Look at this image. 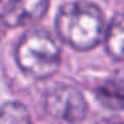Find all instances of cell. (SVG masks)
Segmentation results:
<instances>
[{
	"instance_id": "6da1fadb",
	"label": "cell",
	"mask_w": 124,
	"mask_h": 124,
	"mask_svg": "<svg viewBox=\"0 0 124 124\" xmlns=\"http://www.w3.org/2000/svg\"><path fill=\"white\" fill-rule=\"evenodd\" d=\"M55 25L60 39L78 51L95 48L103 40L105 31L101 9L84 0L64 4L57 12Z\"/></svg>"
},
{
	"instance_id": "8992f818",
	"label": "cell",
	"mask_w": 124,
	"mask_h": 124,
	"mask_svg": "<svg viewBox=\"0 0 124 124\" xmlns=\"http://www.w3.org/2000/svg\"><path fill=\"white\" fill-rule=\"evenodd\" d=\"M97 97L101 104L113 109L123 108V83L121 80H108L97 89Z\"/></svg>"
},
{
	"instance_id": "7a4b0ae2",
	"label": "cell",
	"mask_w": 124,
	"mask_h": 124,
	"mask_svg": "<svg viewBox=\"0 0 124 124\" xmlns=\"http://www.w3.org/2000/svg\"><path fill=\"white\" fill-rule=\"evenodd\" d=\"M62 51L54 38L44 30H31L16 47V63L24 73L35 79H47L60 67Z\"/></svg>"
},
{
	"instance_id": "5b68a950",
	"label": "cell",
	"mask_w": 124,
	"mask_h": 124,
	"mask_svg": "<svg viewBox=\"0 0 124 124\" xmlns=\"http://www.w3.org/2000/svg\"><path fill=\"white\" fill-rule=\"evenodd\" d=\"M103 40L105 43L108 55L116 62H121L124 51V25L121 14L116 15L109 23L108 28H105Z\"/></svg>"
},
{
	"instance_id": "3957f363",
	"label": "cell",
	"mask_w": 124,
	"mask_h": 124,
	"mask_svg": "<svg viewBox=\"0 0 124 124\" xmlns=\"http://www.w3.org/2000/svg\"><path fill=\"white\" fill-rule=\"evenodd\" d=\"M46 109L51 116L65 121H79L87 115V100L78 88L62 85L48 92Z\"/></svg>"
},
{
	"instance_id": "52a82bcc",
	"label": "cell",
	"mask_w": 124,
	"mask_h": 124,
	"mask_svg": "<svg viewBox=\"0 0 124 124\" xmlns=\"http://www.w3.org/2000/svg\"><path fill=\"white\" fill-rule=\"evenodd\" d=\"M0 123H31V116L22 103L9 101L0 108Z\"/></svg>"
},
{
	"instance_id": "277c9868",
	"label": "cell",
	"mask_w": 124,
	"mask_h": 124,
	"mask_svg": "<svg viewBox=\"0 0 124 124\" xmlns=\"http://www.w3.org/2000/svg\"><path fill=\"white\" fill-rule=\"evenodd\" d=\"M48 6V0H0V22L11 28L32 24L47 14Z\"/></svg>"
}]
</instances>
